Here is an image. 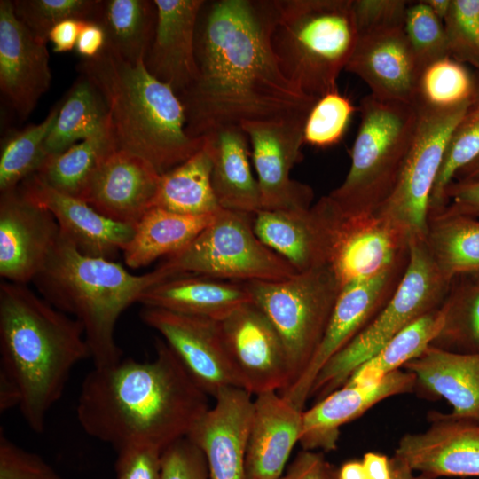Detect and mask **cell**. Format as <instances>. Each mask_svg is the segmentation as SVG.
Listing matches in <instances>:
<instances>
[{"instance_id": "cell-1", "label": "cell", "mask_w": 479, "mask_h": 479, "mask_svg": "<svg viewBox=\"0 0 479 479\" xmlns=\"http://www.w3.org/2000/svg\"><path fill=\"white\" fill-rule=\"evenodd\" d=\"M276 0L205 1L196 34L199 76L180 98L186 130L308 114L317 102L283 74L271 43Z\"/></svg>"}, {"instance_id": "cell-2", "label": "cell", "mask_w": 479, "mask_h": 479, "mask_svg": "<svg viewBox=\"0 0 479 479\" xmlns=\"http://www.w3.org/2000/svg\"><path fill=\"white\" fill-rule=\"evenodd\" d=\"M155 357L94 366L82 381L77 420L90 436L115 451L130 445L164 451L186 437L211 406L177 354L161 338Z\"/></svg>"}, {"instance_id": "cell-3", "label": "cell", "mask_w": 479, "mask_h": 479, "mask_svg": "<svg viewBox=\"0 0 479 479\" xmlns=\"http://www.w3.org/2000/svg\"><path fill=\"white\" fill-rule=\"evenodd\" d=\"M90 357L82 325L27 285L0 283V372L20 392V411L35 433L61 398L75 366Z\"/></svg>"}, {"instance_id": "cell-4", "label": "cell", "mask_w": 479, "mask_h": 479, "mask_svg": "<svg viewBox=\"0 0 479 479\" xmlns=\"http://www.w3.org/2000/svg\"><path fill=\"white\" fill-rule=\"evenodd\" d=\"M77 69L106 103L107 137L115 149L140 156L162 175L204 145V137L188 134L180 98L145 60L130 62L106 46L97 57L82 59Z\"/></svg>"}, {"instance_id": "cell-5", "label": "cell", "mask_w": 479, "mask_h": 479, "mask_svg": "<svg viewBox=\"0 0 479 479\" xmlns=\"http://www.w3.org/2000/svg\"><path fill=\"white\" fill-rule=\"evenodd\" d=\"M173 276L162 263L150 272L132 274L110 259L82 254L60 233L33 282L43 298L82 325L94 366H106L122 358L114 338L122 313Z\"/></svg>"}, {"instance_id": "cell-6", "label": "cell", "mask_w": 479, "mask_h": 479, "mask_svg": "<svg viewBox=\"0 0 479 479\" xmlns=\"http://www.w3.org/2000/svg\"><path fill=\"white\" fill-rule=\"evenodd\" d=\"M276 5L271 43L285 76L314 98L337 90L358 39L352 0H276Z\"/></svg>"}, {"instance_id": "cell-7", "label": "cell", "mask_w": 479, "mask_h": 479, "mask_svg": "<svg viewBox=\"0 0 479 479\" xmlns=\"http://www.w3.org/2000/svg\"><path fill=\"white\" fill-rule=\"evenodd\" d=\"M360 124L343 182L328 197L347 215L375 213L393 192L415 138L420 114L410 104L372 94L359 105Z\"/></svg>"}, {"instance_id": "cell-8", "label": "cell", "mask_w": 479, "mask_h": 479, "mask_svg": "<svg viewBox=\"0 0 479 479\" xmlns=\"http://www.w3.org/2000/svg\"><path fill=\"white\" fill-rule=\"evenodd\" d=\"M452 282L436 264L425 238H411L408 263L395 292L374 318L323 366L309 400L318 402L342 387L353 372L392 337L439 309Z\"/></svg>"}, {"instance_id": "cell-9", "label": "cell", "mask_w": 479, "mask_h": 479, "mask_svg": "<svg viewBox=\"0 0 479 479\" xmlns=\"http://www.w3.org/2000/svg\"><path fill=\"white\" fill-rule=\"evenodd\" d=\"M245 285L253 302L266 315L283 342L292 385L303 373L322 341L341 285L328 265L283 280Z\"/></svg>"}, {"instance_id": "cell-10", "label": "cell", "mask_w": 479, "mask_h": 479, "mask_svg": "<svg viewBox=\"0 0 479 479\" xmlns=\"http://www.w3.org/2000/svg\"><path fill=\"white\" fill-rule=\"evenodd\" d=\"M176 275L248 283L298 273L256 236L253 214L222 208L184 249L162 263Z\"/></svg>"}, {"instance_id": "cell-11", "label": "cell", "mask_w": 479, "mask_h": 479, "mask_svg": "<svg viewBox=\"0 0 479 479\" xmlns=\"http://www.w3.org/2000/svg\"><path fill=\"white\" fill-rule=\"evenodd\" d=\"M472 103L449 109L416 107L420 121L415 138L393 192L376 211L410 238L426 236L429 198L444 148Z\"/></svg>"}, {"instance_id": "cell-12", "label": "cell", "mask_w": 479, "mask_h": 479, "mask_svg": "<svg viewBox=\"0 0 479 479\" xmlns=\"http://www.w3.org/2000/svg\"><path fill=\"white\" fill-rule=\"evenodd\" d=\"M328 200L327 265L341 288L350 282L372 278L408 259L411 238L392 221L377 212L347 215L329 197Z\"/></svg>"}, {"instance_id": "cell-13", "label": "cell", "mask_w": 479, "mask_h": 479, "mask_svg": "<svg viewBox=\"0 0 479 479\" xmlns=\"http://www.w3.org/2000/svg\"><path fill=\"white\" fill-rule=\"evenodd\" d=\"M308 114L240 124L249 139L262 209L302 210L312 206V189L290 177L292 169L302 158Z\"/></svg>"}, {"instance_id": "cell-14", "label": "cell", "mask_w": 479, "mask_h": 479, "mask_svg": "<svg viewBox=\"0 0 479 479\" xmlns=\"http://www.w3.org/2000/svg\"><path fill=\"white\" fill-rule=\"evenodd\" d=\"M402 261L381 273L343 286L322 341L310 363L290 387L279 394L304 411L312 384L327 361L356 337L380 312L397 287L408 263Z\"/></svg>"}, {"instance_id": "cell-15", "label": "cell", "mask_w": 479, "mask_h": 479, "mask_svg": "<svg viewBox=\"0 0 479 479\" xmlns=\"http://www.w3.org/2000/svg\"><path fill=\"white\" fill-rule=\"evenodd\" d=\"M140 318L161 334L209 397L228 387L243 389L219 321L145 306Z\"/></svg>"}, {"instance_id": "cell-16", "label": "cell", "mask_w": 479, "mask_h": 479, "mask_svg": "<svg viewBox=\"0 0 479 479\" xmlns=\"http://www.w3.org/2000/svg\"><path fill=\"white\" fill-rule=\"evenodd\" d=\"M219 322L244 389L256 396L282 392L291 385L292 373L283 342L253 302L240 306Z\"/></svg>"}, {"instance_id": "cell-17", "label": "cell", "mask_w": 479, "mask_h": 479, "mask_svg": "<svg viewBox=\"0 0 479 479\" xmlns=\"http://www.w3.org/2000/svg\"><path fill=\"white\" fill-rule=\"evenodd\" d=\"M424 431L407 433L392 458L434 478H479V423L433 412Z\"/></svg>"}, {"instance_id": "cell-18", "label": "cell", "mask_w": 479, "mask_h": 479, "mask_svg": "<svg viewBox=\"0 0 479 479\" xmlns=\"http://www.w3.org/2000/svg\"><path fill=\"white\" fill-rule=\"evenodd\" d=\"M161 177L146 160L111 147L98 160L78 199L111 220L135 226L153 208Z\"/></svg>"}, {"instance_id": "cell-19", "label": "cell", "mask_w": 479, "mask_h": 479, "mask_svg": "<svg viewBox=\"0 0 479 479\" xmlns=\"http://www.w3.org/2000/svg\"><path fill=\"white\" fill-rule=\"evenodd\" d=\"M60 235L47 209L27 200L18 188L0 196V276L27 285L43 269Z\"/></svg>"}, {"instance_id": "cell-20", "label": "cell", "mask_w": 479, "mask_h": 479, "mask_svg": "<svg viewBox=\"0 0 479 479\" xmlns=\"http://www.w3.org/2000/svg\"><path fill=\"white\" fill-rule=\"evenodd\" d=\"M214 400L186 437L203 452L209 479H245L253 395L228 387L219 390Z\"/></svg>"}, {"instance_id": "cell-21", "label": "cell", "mask_w": 479, "mask_h": 479, "mask_svg": "<svg viewBox=\"0 0 479 479\" xmlns=\"http://www.w3.org/2000/svg\"><path fill=\"white\" fill-rule=\"evenodd\" d=\"M46 43L17 18L12 1H0V90L22 120L51 84Z\"/></svg>"}, {"instance_id": "cell-22", "label": "cell", "mask_w": 479, "mask_h": 479, "mask_svg": "<svg viewBox=\"0 0 479 479\" xmlns=\"http://www.w3.org/2000/svg\"><path fill=\"white\" fill-rule=\"evenodd\" d=\"M18 190L50 211L60 233L83 255L113 260L134 235V225L107 218L85 201L55 190L36 173L22 181Z\"/></svg>"}, {"instance_id": "cell-23", "label": "cell", "mask_w": 479, "mask_h": 479, "mask_svg": "<svg viewBox=\"0 0 479 479\" xmlns=\"http://www.w3.org/2000/svg\"><path fill=\"white\" fill-rule=\"evenodd\" d=\"M415 384L413 373L399 369L372 385H343L302 412L299 444L305 451H334L343 425L389 397L413 392Z\"/></svg>"}, {"instance_id": "cell-24", "label": "cell", "mask_w": 479, "mask_h": 479, "mask_svg": "<svg viewBox=\"0 0 479 479\" xmlns=\"http://www.w3.org/2000/svg\"><path fill=\"white\" fill-rule=\"evenodd\" d=\"M345 70L376 98L415 104L420 69L404 27L359 35Z\"/></svg>"}, {"instance_id": "cell-25", "label": "cell", "mask_w": 479, "mask_h": 479, "mask_svg": "<svg viewBox=\"0 0 479 479\" xmlns=\"http://www.w3.org/2000/svg\"><path fill=\"white\" fill-rule=\"evenodd\" d=\"M156 24L145 59L148 71L180 95L199 76L196 34L204 0H153Z\"/></svg>"}, {"instance_id": "cell-26", "label": "cell", "mask_w": 479, "mask_h": 479, "mask_svg": "<svg viewBox=\"0 0 479 479\" xmlns=\"http://www.w3.org/2000/svg\"><path fill=\"white\" fill-rule=\"evenodd\" d=\"M256 236L297 272L327 265L329 200L321 197L308 209H260L253 214Z\"/></svg>"}, {"instance_id": "cell-27", "label": "cell", "mask_w": 479, "mask_h": 479, "mask_svg": "<svg viewBox=\"0 0 479 479\" xmlns=\"http://www.w3.org/2000/svg\"><path fill=\"white\" fill-rule=\"evenodd\" d=\"M302 412L277 391L255 396L245 479H277L283 475L290 454L299 443Z\"/></svg>"}, {"instance_id": "cell-28", "label": "cell", "mask_w": 479, "mask_h": 479, "mask_svg": "<svg viewBox=\"0 0 479 479\" xmlns=\"http://www.w3.org/2000/svg\"><path fill=\"white\" fill-rule=\"evenodd\" d=\"M403 368L415 376V390L445 399L452 408L450 415L479 423V352L429 345Z\"/></svg>"}, {"instance_id": "cell-29", "label": "cell", "mask_w": 479, "mask_h": 479, "mask_svg": "<svg viewBox=\"0 0 479 479\" xmlns=\"http://www.w3.org/2000/svg\"><path fill=\"white\" fill-rule=\"evenodd\" d=\"M212 155V185L224 209L255 214L262 209L247 135L240 125L219 127L203 136Z\"/></svg>"}, {"instance_id": "cell-30", "label": "cell", "mask_w": 479, "mask_h": 479, "mask_svg": "<svg viewBox=\"0 0 479 479\" xmlns=\"http://www.w3.org/2000/svg\"><path fill=\"white\" fill-rule=\"evenodd\" d=\"M245 283L199 275H177L153 286L139 300L145 307L221 321L252 302Z\"/></svg>"}, {"instance_id": "cell-31", "label": "cell", "mask_w": 479, "mask_h": 479, "mask_svg": "<svg viewBox=\"0 0 479 479\" xmlns=\"http://www.w3.org/2000/svg\"><path fill=\"white\" fill-rule=\"evenodd\" d=\"M215 216L182 215L152 208L135 225L134 235L122 251L126 265L142 268L181 251Z\"/></svg>"}, {"instance_id": "cell-32", "label": "cell", "mask_w": 479, "mask_h": 479, "mask_svg": "<svg viewBox=\"0 0 479 479\" xmlns=\"http://www.w3.org/2000/svg\"><path fill=\"white\" fill-rule=\"evenodd\" d=\"M211 172L212 155L205 139L197 153L161 175L153 208L190 216L216 214L222 208L213 189Z\"/></svg>"}, {"instance_id": "cell-33", "label": "cell", "mask_w": 479, "mask_h": 479, "mask_svg": "<svg viewBox=\"0 0 479 479\" xmlns=\"http://www.w3.org/2000/svg\"><path fill=\"white\" fill-rule=\"evenodd\" d=\"M104 29L106 46L132 63L145 60L156 24V6L149 0H100L94 18Z\"/></svg>"}, {"instance_id": "cell-34", "label": "cell", "mask_w": 479, "mask_h": 479, "mask_svg": "<svg viewBox=\"0 0 479 479\" xmlns=\"http://www.w3.org/2000/svg\"><path fill=\"white\" fill-rule=\"evenodd\" d=\"M108 109L96 87L81 75L60 103L57 120L46 141L47 155L60 153L78 140L107 134Z\"/></svg>"}, {"instance_id": "cell-35", "label": "cell", "mask_w": 479, "mask_h": 479, "mask_svg": "<svg viewBox=\"0 0 479 479\" xmlns=\"http://www.w3.org/2000/svg\"><path fill=\"white\" fill-rule=\"evenodd\" d=\"M425 242L439 270L450 279L479 276V220L465 216L428 217Z\"/></svg>"}, {"instance_id": "cell-36", "label": "cell", "mask_w": 479, "mask_h": 479, "mask_svg": "<svg viewBox=\"0 0 479 479\" xmlns=\"http://www.w3.org/2000/svg\"><path fill=\"white\" fill-rule=\"evenodd\" d=\"M443 326L439 309L420 318L385 343L360 365L345 384L367 386L381 381L418 357L433 342ZM344 384V385H345Z\"/></svg>"}, {"instance_id": "cell-37", "label": "cell", "mask_w": 479, "mask_h": 479, "mask_svg": "<svg viewBox=\"0 0 479 479\" xmlns=\"http://www.w3.org/2000/svg\"><path fill=\"white\" fill-rule=\"evenodd\" d=\"M440 310L443 326L431 345L459 353L479 352V276L455 279Z\"/></svg>"}, {"instance_id": "cell-38", "label": "cell", "mask_w": 479, "mask_h": 479, "mask_svg": "<svg viewBox=\"0 0 479 479\" xmlns=\"http://www.w3.org/2000/svg\"><path fill=\"white\" fill-rule=\"evenodd\" d=\"M60 104L56 105L39 123L12 133L4 139L0 153V191L8 192L37 172L48 156L44 143L57 120Z\"/></svg>"}, {"instance_id": "cell-39", "label": "cell", "mask_w": 479, "mask_h": 479, "mask_svg": "<svg viewBox=\"0 0 479 479\" xmlns=\"http://www.w3.org/2000/svg\"><path fill=\"white\" fill-rule=\"evenodd\" d=\"M111 147L107 134L89 137L60 153L48 155L36 174L55 190L79 198L98 160Z\"/></svg>"}, {"instance_id": "cell-40", "label": "cell", "mask_w": 479, "mask_h": 479, "mask_svg": "<svg viewBox=\"0 0 479 479\" xmlns=\"http://www.w3.org/2000/svg\"><path fill=\"white\" fill-rule=\"evenodd\" d=\"M473 81L467 70L451 56L427 66L420 73L415 107L449 109L474 102Z\"/></svg>"}, {"instance_id": "cell-41", "label": "cell", "mask_w": 479, "mask_h": 479, "mask_svg": "<svg viewBox=\"0 0 479 479\" xmlns=\"http://www.w3.org/2000/svg\"><path fill=\"white\" fill-rule=\"evenodd\" d=\"M100 0H15L17 18L39 40L47 43L51 28L59 22L75 19L94 21Z\"/></svg>"}, {"instance_id": "cell-42", "label": "cell", "mask_w": 479, "mask_h": 479, "mask_svg": "<svg viewBox=\"0 0 479 479\" xmlns=\"http://www.w3.org/2000/svg\"><path fill=\"white\" fill-rule=\"evenodd\" d=\"M479 157V121L461 122L451 135L430 194L428 217L445 207L444 191L457 173Z\"/></svg>"}, {"instance_id": "cell-43", "label": "cell", "mask_w": 479, "mask_h": 479, "mask_svg": "<svg viewBox=\"0 0 479 479\" xmlns=\"http://www.w3.org/2000/svg\"><path fill=\"white\" fill-rule=\"evenodd\" d=\"M404 28L420 73L429 64L450 56L444 23L425 1L409 4Z\"/></svg>"}, {"instance_id": "cell-44", "label": "cell", "mask_w": 479, "mask_h": 479, "mask_svg": "<svg viewBox=\"0 0 479 479\" xmlns=\"http://www.w3.org/2000/svg\"><path fill=\"white\" fill-rule=\"evenodd\" d=\"M356 108L337 90L319 98L310 109L304 124V144L327 147L343 137Z\"/></svg>"}, {"instance_id": "cell-45", "label": "cell", "mask_w": 479, "mask_h": 479, "mask_svg": "<svg viewBox=\"0 0 479 479\" xmlns=\"http://www.w3.org/2000/svg\"><path fill=\"white\" fill-rule=\"evenodd\" d=\"M450 56L479 63V0H451L444 20Z\"/></svg>"}, {"instance_id": "cell-46", "label": "cell", "mask_w": 479, "mask_h": 479, "mask_svg": "<svg viewBox=\"0 0 479 479\" xmlns=\"http://www.w3.org/2000/svg\"><path fill=\"white\" fill-rule=\"evenodd\" d=\"M0 479H63L40 455L25 450L0 431Z\"/></svg>"}, {"instance_id": "cell-47", "label": "cell", "mask_w": 479, "mask_h": 479, "mask_svg": "<svg viewBox=\"0 0 479 479\" xmlns=\"http://www.w3.org/2000/svg\"><path fill=\"white\" fill-rule=\"evenodd\" d=\"M409 4L404 0H352L358 36L404 27Z\"/></svg>"}, {"instance_id": "cell-48", "label": "cell", "mask_w": 479, "mask_h": 479, "mask_svg": "<svg viewBox=\"0 0 479 479\" xmlns=\"http://www.w3.org/2000/svg\"><path fill=\"white\" fill-rule=\"evenodd\" d=\"M161 479H209L201 450L188 437L181 438L163 452Z\"/></svg>"}, {"instance_id": "cell-49", "label": "cell", "mask_w": 479, "mask_h": 479, "mask_svg": "<svg viewBox=\"0 0 479 479\" xmlns=\"http://www.w3.org/2000/svg\"><path fill=\"white\" fill-rule=\"evenodd\" d=\"M162 452L141 445L117 450L114 464L116 479H161Z\"/></svg>"}, {"instance_id": "cell-50", "label": "cell", "mask_w": 479, "mask_h": 479, "mask_svg": "<svg viewBox=\"0 0 479 479\" xmlns=\"http://www.w3.org/2000/svg\"><path fill=\"white\" fill-rule=\"evenodd\" d=\"M444 200L445 207L435 216L479 217V179L453 180L444 191Z\"/></svg>"}, {"instance_id": "cell-51", "label": "cell", "mask_w": 479, "mask_h": 479, "mask_svg": "<svg viewBox=\"0 0 479 479\" xmlns=\"http://www.w3.org/2000/svg\"><path fill=\"white\" fill-rule=\"evenodd\" d=\"M332 467L322 452L302 450L277 479H328Z\"/></svg>"}, {"instance_id": "cell-52", "label": "cell", "mask_w": 479, "mask_h": 479, "mask_svg": "<svg viewBox=\"0 0 479 479\" xmlns=\"http://www.w3.org/2000/svg\"><path fill=\"white\" fill-rule=\"evenodd\" d=\"M106 43L103 27L95 21H83L75 49L82 59H93L102 52Z\"/></svg>"}, {"instance_id": "cell-53", "label": "cell", "mask_w": 479, "mask_h": 479, "mask_svg": "<svg viewBox=\"0 0 479 479\" xmlns=\"http://www.w3.org/2000/svg\"><path fill=\"white\" fill-rule=\"evenodd\" d=\"M84 20L68 19L54 26L50 34L49 41L53 51L62 53L75 48L81 27Z\"/></svg>"}, {"instance_id": "cell-54", "label": "cell", "mask_w": 479, "mask_h": 479, "mask_svg": "<svg viewBox=\"0 0 479 479\" xmlns=\"http://www.w3.org/2000/svg\"><path fill=\"white\" fill-rule=\"evenodd\" d=\"M361 461L367 479H392L391 460L386 455L368 452Z\"/></svg>"}, {"instance_id": "cell-55", "label": "cell", "mask_w": 479, "mask_h": 479, "mask_svg": "<svg viewBox=\"0 0 479 479\" xmlns=\"http://www.w3.org/2000/svg\"><path fill=\"white\" fill-rule=\"evenodd\" d=\"M20 392L16 384L0 372V412L20 407Z\"/></svg>"}, {"instance_id": "cell-56", "label": "cell", "mask_w": 479, "mask_h": 479, "mask_svg": "<svg viewBox=\"0 0 479 479\" xmlns=\"http://www.w3.org/2000/svg\"><path fill=\"white\" fill-rule=\"evenodd\" d=\"M334 473L336 479H367L361 460H349L341 467H334Z\"/></svg>"}, {"instance_id": "cell-57", "label": "cell", "mask_w": 479, "mask_h": 479, "mask_svg": "<svg viewBox=\"0 0 479 479\" xmlns=\"http://www.w3.org/2000/svg\"><path fill=\"white\" fill-rule=\"evenodd\" d=\"M390 460L392 467V479H439L415 473L394 458H391ZM328 479H336L334 473V466L330 471Z\"/></svg>"}, {"instance_id": "cell-58", "label": "cell", "mask_w": 479, "mask_h": 479, "mask_svg": "<svg viewBox=\"0 0 479 479\" xmlns=\"http://www.w3.org/2000/svg\"><path fill=\"white\" fill-rule=\"evenodd\" d=\"M425 2L436 16L444 23L450 10L451 0H426Z\"/></svg>"}, {"instance_id": "cell-59", "label": "cell", "mask_w": 479, "mask_h": 479, "mask_svg": "<svg viewBox=\"0 0 479 479\" xmlns=\"http://www.w3.org/2000/svg\"><path fill=\"white\" fill-rule=\"evenodd\" d=\"M479 179V157L467 167L460 169L453 180Z\"/></svg>"}, {"instance_id": "cell-60", "label": "cell", "mask_w": 479, "mask_h": 479, "mask_svg": "<svg viewBox=\"0 0 479 479\" xmlns=\"http://www.w3.org/2000/svg\"><path fill=\"white\" fill-rule=\"evenodd\" d=\"M479 121V99L476 103H473L466 114L463 122H470Z\"/></svg>"}]
</instances>
